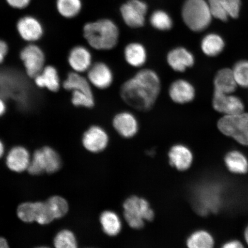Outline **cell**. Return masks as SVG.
<instances>
[{
    "label": "cell",
    "mask_w": 248,
    "mask_h": 248,
    "mask_svg": "<svg viewBox=\"0 0 248 248\" xmlns=\"http://www.w3.org/2000/svg\"><path fill=\"white\" fill-rule=\"evenodd\" d=\"M161 90L159 76L155 71L145 69L126 80L121 86V97L135 109L148 111L154 106Z\"/></svg>",
    "instance_id": "obj_1"
},
{
    "label": "cell",
    "mask_w": 248,
    "mask_h": 248,
    "mask_svg": "<svg viewBox=\"0 0 248 248\" xmlns=\"http://www.w3.org/2000/svg\"><path fill=\"white\" fill-rule=\"evenodd\" d=\"M83 35L90 46L98 50H108L115 46L119 32L112 21L104 19L85 25Z\"/></svg>",
    "instance_id": "obj_2"
},
{
    "label": "cell",
    "mask_w": 248,
    "mask_h": 248,
    "mask_svg": "<svg viewBox=\"0 0 248 248\" xmlns=\"http://www.w3.org/2000/svg\"><path fill=\"white\" fill-rule=\"evenodd\" d=\"M122 218L130 228L140 229L153 221L155 212L145 198L132 195L124 201Z\"/></svg>",
    "instance_id": "obj_3"
},
{
    "label": "cell",
    "mask_w": 248,
    "mask_h": 248,
    "mask_svg": "<svg viewBox=\"0 0 248 248\" xmlns=\"http://www.w3.org/2000/svg\"><path fill=\"white\" fill-rule=\"evenodd\" d=\"M182 16L189 29L201 32L209 26L212 15L204 0H187L183 8Z\"/></svg>",
    "instance_id": "obj_4"
},
{
    "label": "cell",
    "mask_w": 248,
    "mask_h": 248,
    "mask_svg": "<svg viewBox=\"0 0 248 248\" xmlns=\"http://www.w3.org/2000/svg\"><path fill=\"white\" fill-rule=\"evenodd\" d=\"M217 128L226 137L248 147V112L223 116L217 122Z\"/></svg>",
    "instance_id": "obj_5"
},
{
    "label": "cell",
    "mask_w": 248,
    "mask_h": 248,
    "mask_svg": "<svg viewBox=\"0 0 248 248\" xmlns=\"http://www.w3.org/2000/svg\"><path fill=\"white\" fill-rule=\"evenodd\" d=\"M61 164V157L57 152L51 147H44L33 153L27 170L33 175L52 173L60 169Z\"/></svg>",
    "instance_id": "obj_6"
},
{
    "label": "cell",
    "mask_w": 248,
    "mask_h": 248,
    "mask_svg": "<svg viewBox=\"0 0 248 248\" xmlns=\"http://www.w3.org/2000/svg\"><path fill=\"white\" fill-rule=\"evenodd\" d=\"M20 57L23 62L26 73L34 78L42 72L45 66V55L38 46L30 45L21 51Z\"/></svg>",
    "instance_id": "obj_7"
},
{
    "label": "cell",
    "mask_w": 248,
    "mask_h": 248,
    "mask_svg": "<svg viewBox=\"0 0 248 248\" xmlns=\"http://www.w3.org/2000/svg\"><path fill=\"white\" fill-rule=\"evenodd\" d=\"M109 136L102 127L93 125L83 133V147L92 154H100L107 150L109 144Z\"/></svg>",
    "instance_id": "obj_8"
},
{
    "label": "cell",
    "mask_w": 248,
    "mask_h": 248,
    "mask_svg": "<svg viewBox=\"0 0 248 248\" xmlns=\"http://www.w3.org/2000/svg\"><path fill=\"white\" fill-rule=\"evenodd\" d=\"M212 105L214 109L224 116L234 115L245 111L243 100L233 94L214 92Z\"/></svg>",
    "instance_id": "obj_9"
},
{
    "label": "cell",
    "mask_w": 248,
    "mask_h": 248,
    "mask_svg": "<svg viewBox=\"0 0 248 248\" xmlns=\"http://www.w3.org/2000/svg\"><path fill=\"white\" fill-rule=\"evenodd\" d=\"M170 166L179 171H186L190 169L194 160V154L192 149L184 143H175L169 148L168 154Z\"/></svg>",
    "instance_id": "obj_10"
},
{
    "label": "cell",
    "mask_w": 248,
    "mask_h": 248,
    "mask_svg": "<svg viewBox=\"0 0 248 248\" xmlns=\"http://www.w3.org/2000/svg\"><path fill=\"white\" fill-rule=\"evenodd\" d=\"M147 11L146 4L140 0H129L121 8L124 21L132 28L143 26Z\"/></svg>",
    "instance_id": "obj_11"
},
{
    "label": "cell",
    "mask_w": 248,
    "mask_h": 248,
    "mask_svg": "<svg viewBox=\"0 0 248 248\" xmlns=\"http://www.w3.org/2000/svg\"><path fill=\"white\" fill-rule=\"evenodd\" d=\"M208 4L212 16L217 19L226 21L229 17L239 16L241 0H209Z\"/></svg>",
    "instance_id": "obj_12"
},
{
    "label": "cell",
    "mask_w": 248,
    "mask_h": 248,
    "mask_svg": "<svg viewBox=\"0 0 248 248\" xmlns=\"http://www.w3.org/2000/svg\"><path fill=\"white\" fill-rule=\"evenodd\" d=\"M113 126L121 137L132 139L138 134L139 124L134 114L128 111H122L114 117Z\"/></svg>",
    "instance_id": "obj_13"
},
{
    "label": "cell",
    "mask_w": 248,
    "mask_h": 248,
    "mask_svg": "<svg viewBox=\"0 0 248 248\" xmlns=\"http://www.w3.org/2000/svg\"><path fill=\"white\" fill-rule=\"evenodd\" d=\"M88 72L89 82L96 88L106 89L113 83L114 77L112 70L103 62L93 64Z\"/></svg>",
    "instance_id": "obj_14"
},
{
    "label": "cell",
    "mask_w": 248,
    "mask_h": 248,
    "mask_svg": "<svg viewBox=\"0 0 248 248\" xmlns=\"http://www.w3.org/2000/svg\"><path fill=\"white\" fill-rule=\"evenodd\" d=\"M169 94L170 98L175 103L186 104L194 100L196 91L191 82L186 79H179L170 84Z\"/></svg>",
    "instance_id": "obj_15"
},
{
    "label": "cell",
    "mask_w": 248,
    "mask_h": 248,
    "mask_svg": "<svg viewBox=\"0 0 248 248\" xmlns=\"http://www.w3.org/2000/svg\"><path fill=\"white\" fill-rule=\"evenodd\" d=\"M167 63L176 72L184 73L195 64L193 54L184 47H177L170 50L167 56Z\"/></svg>",
    "instance_id": "obj_16"
},
{
    "label": "cell",
    "mask_w": 248,
    "mask_h": 248,
    "mask_svg": "<svg viewBox=\"0 0 248 248\" xmlns=\"http://www.w3.org/2000/svg\"><path fill=\"white\" fill-rule=\"evenodd\" d=\"M17 29L21 38L29 42L37 41L42 38L43 28L40 21L32 16L21 18L18 21Z\"/></svg>",
    "instance_id": "obj_17"
},
{
    "label": "cell",
    "mask_w": 248,
    "mask_h": 248,
    "mask_svg": "<svg viewBox=\"0 0 248 248\" xmlns=\"http://www.w3.org/2000/svg\"><path fill=\"white\" fill-rule=\"evenodd\" d=\"M68 62L74 72L85 73L92 66V56L85 46H76L70 51Z\"/></svg>",
    "instance_id": "obj_18"
},
{
    "label": "cell",
    "mask_w": 248,
    "mask_h": 248,
    "mask_svg": "<svg viewBox=\"0 0 248 248\" xmlns=\"http://www.w3.org/2000/svg\"><path fill=\"white\" fill-rule=\"evenodd\" d=\"M223 160L226 169L232 174L246 175L248 173V157L243 152L232 150L226 153Z\"/></svg>",
    "instance_id": "obj_19"
},
{
    "label": "cell",
    "mask_w": 248,
    "mask_h": 248,
    "mask_svg": "<svg viewBox=\"0 0 248 248\" xmlns=\"http://www.w3.org/2000/svg\"><path fill=\"white\" fill-rule=\"evenodd\" d=\"M29 151L21 146L14 147L6 157V164L12 171L21 172L27 170L31 163Z\"/></svg>",
    "instance_id": "obj_20"
},
{
    "label": "cell",
    "mask_w": 248,
    "mask_h": 248,
    "mask_svg": "<svg viewBox=\"0 0 248 248\" xmlns=\"http://www.w3.org/2000/svg\"><path fill=\"white\" fill-rule=\"evenodd\" d=\"M99 221L102 232L108 236H117L122 231L123 218L113 210L103 211L99 217Z\"/></svg>",
    "instance_id": "obj_21"
},
{
    "label": "cell",
    "mask_w": 248,
    "mask_h": 248,
    "mask_svg": "<svg viewBox=\"0 0 248 248\" xmlns=\"http://www.w3.org/2000/svg\"><path fill=\"white\" fill-rule=\"evenodd\" d=\"M214 92L233 94L238 85L232 69L223 68L216 74L213 81Z\"/></svg>",
    "instance_id": "obj_22"
},
{
    "label": "cell",
    "mask_w": 248,
    "mask_h": 248,
    "mask_svg": "<svg viewBox=\"0 0 248 248\" xmlns=\"http://www.w3.org/2000/svg\"><path fill=\"white\" fill-rule=\"evenodd\" d=\"M33 79L35 85L39 88H46L52 92H57L60 88V77L54 66H45L42 72Z\"/></svg>",
    "instance_id": "obj_23"
},
{
    "label": "cell",
    "mask_w": 248,
    "mask_h": 248,
    "mask_svg": "<svg viewBox=\"0 0 248 248\" xmlns=\"http://www.w3.org/2000/svg\"><path fill=\"white\" fill-rule=\"evenodd\" d=\"M124 58L130 66L141 67L147 61V53L144 46L138 43L127 46L124 50Z\"/></svg>",
    "instance_id": "obj_24"
},
{
    "label": "cell",
    "mask_w": 248,
    "mask_h": 248,
    "mask_svg": "<svg viewBox=\"0 0 248 248\" xmlns=\"http://www.w3.org/2000/svg\"><path fill=\"white\" fill-rule=\"evenodd\" d=\"M187 248H215L216 241L213 235L205 229L194 231L186 240Z\"/></svg>",
    "instance_id": "obj_25"
},
{
    "label": "cell",
    "mask_w": 248,
    "mask_h": 248,
    "mask_svg": "<svg viewBox=\"0 0 248 248\" xmlns=\"http://www.w3.org/2000/svg\"><path fill=\"white\" fill-rule=\"evenodd\" d=\"M201 46L204 55L209 57H216L224 51L225 44L221 36L210 33L202 40Z\"/></svg>",
    "instance_id": "obj_26"
},
{
    "label": "cell",
    "mask_w": 248,
    "mask_h": 248,
    "mask_svg": "<svg viewBox=\"0 0 248 248\" xmlns=\"http://www.w3.org/2000/svg\"><path fill=\"white\" fill-rule=\"evenodd\" d=\"M63 87L68 91H78L93 95L91 83L78 73L71 72L68 74L63 83Z\"/></svg>",
    "instance_id": "obj_27"
},
{
    "label": "cell",
    "mask_w": 248,
    "mask_h": 248,
    "mask_svg": "<svg viewBox=\"0 0 248 248\" xmlns=\"http://www.w3.org/2000/svg\"><path fill=\"white\" fill-rule=\"evenodd\" d=\"M57 7L63 17L73 18L81 10L82 3L80 0H57Z\"/></svg>",
    "instance_id": "obj_28"
},
{
    "label": "cell",
    "mask_w": 248,
    "mask_h": 248,
    "mask_svg": "<svg viewBox=\"0 0 248 248\" xmlns=\"http://www.w3.org/2000/svg\"><path fill=\"white\" fill-rule=\"evenodd\" d=\"M232 69L238 86L248 89V60L237 61Z\"/></svg>",
    "instance_id": "obj_29"
},
{
    "label": "cell",
    "mask_w": 248,
    "mask_h": 248,
    "mask_svg": "<svg viewBox=\"0 0 248 248\" xmlns=\"http://www.w3.org/2000/svg\"><path fill=\"white\" fill-rule=\"evenodd\" d=\"M55 219H59L64 217L69 211V204L64 198L60 196H54L49 198L46 201Z\"/></svg>",
    "instance_id": "obj_30"
},
{
    "label": "cell",
    "mask_w": 248,
    "mask_h": 248,
    "mask_svg": "<svg viewBox=\"0 0 248 248\" xmlns=\"http://www.w3.org/2000/svg\"><path fill=\"white\" fill-rule=\"evenodd\" d=\"M55 248H78L75 235L69 230H63L56 235L54 241Z\"/></svg>",
    "instance_id": "obj_31"
},
{
    "label": "cell",
    "mask_w": 248,
    "mask_h": 248,
    "mask_svg": "<svg viewBox=\"0 0 248 248\" xmlns=\"http://www.w3.org/2000/svg\"><path fill=\"white\" fill-rule=\"evenodd\" d=\"M18 218L27 223L36 221V202H25L18 206L17 210Z\"/></svg>",
    "instance_id": "obj_32"
},
{
    "label": "cell",
    "mask_w": 248,
    "mask_h": 248,
    "mask_svg": "<svg viewBox=\"0 0 248 248\" xmlns=\"http://www.w3.org/2000/svg\"><path fill=\"white\" fill-rule=\"evenodd\" d=\"M151 23L155 29L161 31L169 30L172 26L171 18L165 12L161 11L155 12L152 15Z\"/></svg>",
    "instance_id": "obj_33"
},
{
    "label": "cell",
    "mask_w": 248,
    "mask_h": 248,
    "mask_svg": "<svg viewBox=\"0 0 248 248\" xmlns=\"http://www.w3.org/2000/svg\"><path fill=\"white\" fill-rule=\"evenodd\" d=\"M55 219L47 203L37 202L36 221L40 225H46Z\"/></svg>",
    "instance_id": "obj_34"
},
{
    "label": "cell",
    "mask_w": 248,
    "mask_h": 248,
    "mask_svg": "<svg viewBox=\"0 0 248 248\" xmlns=\"http://www.w3.org/2000/svg\"><path fill=\"white\" fill-rule=\"evenodd\" d=\"M71 102L77 107L92 108L94 105V95L78 91H73Z\"/></svg>",
    "instance_id": "obj_35"
},
{
    "label": "cell",
    "mask_w": 248,
    "mask_h": 248,
    "mask_svg": "<svg viewBox=\"0 0 248 248\" xmlns=\"http://www.w3.org/2000/svg\"><path fill=\"white\" fill-rule=\"evenodd\" d=\"M220 248H246L243 241L238 239H232L226 241Z\"/></svg>",
    "instance_id": "obj_36"
},
{
    "label": "cell",
    "mask_w": 248,
    "mask_h": 248,
    "mask_svg": "<svg viewBox=\"0 0 248 248\" xmlns=\"http://www.w3.org/2000/svg\"><path fill=\"white\" fill-rule=\"evenodd\" d=\"M12 7L16 9H23L29 5L31 0H6Z\"/></svg>",
    "instance_id": "obj_37"
},
{
    "label": "cell",
    "mask_w": 248,
    "mask_h": 248,
    "mask_svg": "<svg viewBox=\"0 0 248 248\" xmlns=\"http://www.w3.org/2000/svg\"><path fill=\"white\" fill-rule=\"evenodd\" d=\"M8 52V46L4 41L0 40V64L4 61Z\"/></svg>",
    "instance_id": "obj_38"
},
{
    "label": "cell",
    "mask_w": 248,
    "mask_h": 248,
    "mask_svg": "<svg viewBox=\"0 0 248 248\" xmlns=\"http://www.w3.org/2000/svg\"><path fill=\"white\" fill-rule=\"evenodd\" d=\"M7 107L3 99L0 97V117L4 115L5 113Z\"/></svg>",
    "instance_id": "obj_39"
},
{
    "label": "cell",
    "mask_w": 248,
    "mask_h": 248,
    "mask_svg": "<svg viewBox=\"0 0 248 248\" xmlns=\"http://www.w3.org/2000/svg\"><path fill=\"white\" fill-rule=\"evenodd\" d=\"M0 248H10L7 241L1 237H0Z\"/></svg>",
    "instance_id": "obj_40"
},
{
    "label": "cell",
    "mask_w": 248,
    "mask_h": 248,
    "mask_svg": "<svg viewBox=\"0 0 248 248\" xmlns=\"http://www.w3.org/2000/svg\"><path fill=\"white\" fill-rule=\"evenodd\" d=\"M244 243L246 244V246L248 247V225L245 228L244 231Z\"/></svg>",
    "instance_id": "obj_41"
},
{
    "label": "cell",
    "mask_w": 248,
    "mask_h": 248,
    "mask_svg": "<svg viewBox=\"0 0 248 248\" xmlns=\"http://www.w3.org/2000/svg\"><path fill=\"white\" fill-rule=\"evenodd\" d=\"M5 153L4 145L2 141L0 140V158H1Z\"/></svg>",
    "instance_id": "obj_42"
},
{
    "label": "cell",
    "mask_w": 248,
    "mask_h": 248,
    "mask_svg": "<svg viewBox=\"0 0 248 248\" xmlns=\"http://www.w3.org/2000/svg\"><path fill=\"white\" fill-rule=\"evenodd\" d=\"M47 248V247H39V248Z\"/></svg>",
    "instance_id": "obj_43"
},
{
    "label": "cell",
    "mask_w": 248,
    "mask_h": 248,
    "mask_svg": "<svg viewBox=\"0 0 248 248\" xmlns=\"http://www.w3.org/2000/svg\"></svg>",
    "instance_id": "obj_44"
}]
</instances>
